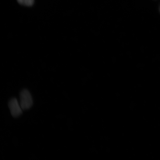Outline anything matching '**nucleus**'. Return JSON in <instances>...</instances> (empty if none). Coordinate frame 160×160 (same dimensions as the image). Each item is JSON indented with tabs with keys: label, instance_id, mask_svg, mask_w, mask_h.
Here are the masks:
<instances>
[{
	"label": "nucleus",
	"instance_id": "f03ea898",
	"mask_svg": "<svg viewBox=\"0 0 160 160\" xmlns=\"http://www.w3.org/2000/svg\"><path fill=\"white\" fill-rule=\"evenodd\" d=\"M9 107L12 116L18 117L22 113V110L20 103L17 99H12L9 102Z\"/></svg>",
	"mask_w": 160,
	"mask_h": 160
},
{
	"label": "nucleus",
	"instance_id": "20e7f679",
	"mask_svg": "<svg viewBox=\"0 0 160 160\" xmlns=\"http://www.w3.org/2000/svg\"></svg>",
	"mask_w": 160,
	"mask_h": 160
},
{
	"label": "nucleus",
	"instance_id": "7ed1b4c3",
	"mask_svg": "<svg viewBox=\"0 0 160 160\" xmlns=\"http://www.w3.org/2000/svg\"><path fill=\"white\" fill-rule=\"evenodd\" d=\"M17 1L20 4L28 7L32 6L34 3V0H17Z\"/></svg>",
	"mask_w": 160,
	"mask_h": 160
},
{
	"label": "nucleus",
	"instance_id": "f257e3e1",
	"mask_svg": "<svg viewBox=\"0 0 160 160\" xmlns=\"http://www.w3.org/2000/svg\"><path fill=\"white\" fill-rule=\"evenodd\" d=\"M19 103L23 110L28 109L32 106V98L30 92L27 89L22 90L20 93Z\"/></svg>",
	"mask_w": 160,
	"mask_h": 160
}]
</instances>
